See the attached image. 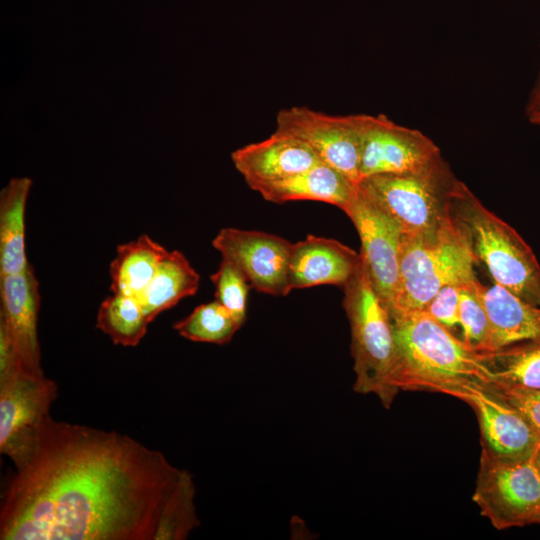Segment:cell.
<instances>
[{"label":"cell","mask_w":540,"mask_h":540,"mask_svg":"<svg viewBox=\"0 0 540 540\" xmlns=\"http://www.w3.org/2000/svg\"><path fill=\"white\" fill-rule=\"evenodd\" d=\"M241 325L217 300L197 306L173 328L190 341L222 345L228 343Z\"/></svg>","instance_id":"cell-24"},{"label":"cell","mask_w":540,"mask_h":540,"mask_svg":"<svg viewBox=\"0 0 540 540\" xmlns=\"http://www.w3.org/2000/svg\"><path fill=\"white\" fill-rule=\"evenodd\" d=\"M199 282L198 272L185 255L178 250L168 251L152 280L137 298L152 322L182 299L195 295Z\"/></svg>","instance_id":"cell-21"},{"label":"cell","mask_w":540,"mask_h":540,"mask_svg":"<svg viewBox=\"0 0 540 540\" xmlns=\"http://www.w3.org/2000/svg\"><path fill=\"white\" fill-rule=\"evenodd\" d=\"M480 296L489 319L491 351L540 337V306L497 283L491 287L481 284Z\"/></svg>","instance_id":"cell-18"},{"label":"cell","mask_w":540,"mask_h":540,"mask_svg":"<svg viewBox=\"0 0 540 540\" xmlns=\"http://www.w3.org/2000/svg\"><path fill=\"white\" fill-rule=\"evenodd\" d=\"M537 111H540V71L528 96L526 105V116Z\"/></svg>","instance_id":"cell-30"},{"label":"cell","mask_w":540,"mask_h":540,"mask_svg":"<svg viewBox=\"0 0 540 540\" xmlns=\"http://www.w3.org/2000/svg\"><path fill=\"white\" fill-rule=\"evenodd\" d=\"M463 283L451 282L442 286L424 310L451 332L459 326L460 290Z\"/></svg>","instance_id":"cell-27"},{"label":"cell","mask_w":540,"mask_h":540,"mask_svg":"<svg viewBox=\"0 0 540 540\" xmlns=\"http://www.w3.org/2000/svg\"><path fill=\"white\" fill-rule=\"evenodd\" d=\"M475 262L465 235L450 213L433 236L403 234L399 287L391 316L424 311L445 284L475 279Z\"/></svg>","instance_id":"cell-5"},{"label":"cell","mask_w":540,"mask_h":540,"mask_svg":"<svg viewBox=\"0 0 540 540\" xmlns=\"http://www.w3.org/2000/svg\"><path fill=\"white\" fill-rule=\"evenodd\" d=\"M150 323L137 297L113 292L101 302L96 318L97 328L114 344L125 347L137 346Z\"/></svg>","instance_id":"cell-23"},{"label":"cell","mask_w":540,"mask_h":540,"mask_svg":"<svg viewBox=\"0 0 540 540\" xmlns=\"http://www.w3.org/2000/svg\"><path fill=\"white\" fill-rule=\"evenodd\" d=\"M343 211L359 235L361 259L373 287L390 311L399 287L403 232L397 222L359 185Z\"/></svg>","instance_id":"cell-10"},{"label":"cell","mask_w":540,"mask_h":540,"mask_svg":"<svg viewBox=\"0 0 540 540\" xmlns=\"http://www.w3.org/2000/svg\"><path fill=\"white\" fill-rule=\"evenodd\" d=\"M459 181L441 156L420 170L373 175L358 185L397 222L404 235L428 237L449 216Z\"/></svg>","instance_id":"cell-6"},{"label":"cell","mask_w":540,"mask_h":540,"mask_svg":"<svg viewBox=\"0 0 540 540\" xmlns=\"http://www.w3.org/2000/svg\"><path fill=\"white\" fill-rule=\"evenodd\" d=\"M527 118L530 123L540 126V111L528 115Z\"/></svg>","instance_id":"cell-31"},{"label":"cell","mask_w":540,"mask_h":540,"mask_svg":"<svg viewBox=\"0 0 540 540\" xmlns=\"http://www.w3.org/2000/svg\"><path fill=\"white\" fill-rule=\"evenodd\" d=\"M223 258L234 263L257 291L286 296L292 244L274 234L222 228L212 241Z\"/></svg>","instance_id":"cell-12"},{"label":"cell","mask_w":540,"mask_h":540,"mask_svg":"<svg viewBox=\"0 0 540 540\" xmlns=\"http://www.w3.org/2000/svg\"><path fill=\"white\" fill-rule=\"evenodd\" d=\"M357 185L337 169L320 162L283 180L259 186L254 191L269 202L314 200L344 210L352 200Z\"/></svg>","instance_id":"cell-17"},{"label":"cell","mask_w":540,"mask_h":540,"mask_svg":"<svg viewBox=\"0 0 540 540\" xmlns=\"http://www.w3.org/2000/svg\"><path fill=\"white\" fill-rule=\"evenodd\" d=\"M15 468L1 540H156L187 472L128 435L51 415Z\"/></svg>","instance_id":"cell-1"},{"label":"cell","mask_w":540,"mask_h":540,"mask_svg":"<svg viewBox=\"0 0 540 540\" xmlns=\"http://www.w3.org/2000/svg\"><path fill=\"white\" fill-rule=\"evenodd\" d=\"M537 524H540V517H539V519H538V521H537Z\"/></svg>","instance_id":"cell-33"},{"label":"cell","mask_w":540,"mask_h":540,"mask_svg":"<svg viewBox=\"0 0 540 540\" xmlns=\"http://www.w3.org/2000/svg\"><path fill=\"white\" fill-rule=\"evenodd\" d=\"M490 384L499 390L540 389V337L480 353Z\"/></svg>","instance_id":"cell-20"},{"label":"cell","mask_w":540,"mask_h":540,"mask_svg":"<svg viewBox=\"0 0 540 540\" xmlns=\"http://www.w3.org/2000/svg\"><path fill=\"white\" fill-rule=\"evenodd\" d=\"M210 279L215 286L216 300L242 326L246 319L250 285L245 275L234 263L222 257L217 271L210 276Z\"/></svg>","instance_id":"cell-26"},{"label":"cell","mask_w":540,"mask_h":540,"mask_svg":"<svg viewBox=\"0 0 540 540\" xmlns=\"http://www.w3.org/2000/svg\"><path fill=\"white\" fill-rule=\"evenodd\" d=\"M497 390L525 416L529 423L540 434V389Z\"/></svg>","instance_id":"cell-28"},{"label":"cell","mask_w":540,"mask_h":540,"mask_svg":"<svg viewBox=\"0 0 540 540\" xmlns=\"http://www.w3.org/2000/svg\"><path fill=\"white\" fill-rule=\"evenodd\" d=\"M472 499L497 530L537 524L540 472L533 457L505 460L482 451Z\"/></svg>","instance_id":"cell-7"},{"label":"cell","mask_w":540,"mask_h":540,"mask_svg":"<svg viewBox=\"0 0 540 540\" xmlns=\"http://www.w3.org/2000/svg\"><path fill=\"white\" fill-rule=\"evenodd\" d=\"M231 160L252 190L322 162L305 143L277 131L262 141L236 149Z\"/></svg>","instance_id":"cell-15"},{"label":"cell","mask_w":540,"mask_h":540,"mask_svg":"<svg viewBox=\"0 0 540 540\" xmlns=\"http://www.w3.org/2000/svg\"><path fill=\"white\" fill-rule=\"evenodd\" d=\"M167 252L146 234L118 245L109 266L111 292L138 297L152 280Z\"/></svg>","instance_id":"cell-22"},{"label":"cell","mask_w":540,"mask_h":540,"mask_svg":"<svg viewBox=\"0 0 540 540\" xmlns=\"http://www.w3.org/2000/svg\"><path fill=\"white\" fill-rule=\"evenodd\" d=\"M450 214L476 261L484 263L494 282L540 306V265L519 233L487 209L461 181L452 195Z\"/></svg>","instance_id":"cell-3"},{"label":"cell","mask_w":540,"mask_h":540,"mask_svg":"<svg viewBox=\"0 0 540 540\" xmlns=\"http://www.w3.org/2000/svg\"><path fill=\"white\" fill-rule=\"evenodd\" d=\"M463 401L476 413L483 452L505 460L534 456L540 434L494 386L489 383L478 387Z\"/></svg>","instance_id":"cell-13"},{"label":"cell","mask_w":540,"mask_h":540,"mask_svg":"<svg viewBox=\"0 0 540 540\" xmlns=\"http://www.w3.org/2000/svg\"><path fill=\"white\" fill-rule=\"evenodd\" d=\"M0 320L13 338L24 369L44 374L38 339L39 283L31 265L20 273L0 275Z\"/></svg>","instance_id":"cell-14"},{"label":"cell","mask_w":540,"mask_h":540,"mask_svg":"<svg viewBox=\"0 0 540 540\" xmlns=\"http://www.w3.org/2000/svg\"><path fill=\"white\" fill-rule=\"evenodd\" d=\"M392 319L397 346L393 383L398 391L443 393L463 401L490 383L481 354L425 311Z\"/></svg>","instance_id":"cell-2"},{"label":"cell","mask_w":540,"mask_h":540,"mask_svg":"<svg viewBox=\"0 0 540 540\" xmlns=\"http://www.w3.org/2000/svg\"><path fill=\"white\" fill-rule=\"evenodd\" d=\"M32 180L12 178L0 192V275L29 267L25 249V212Z\"/></svg>","instance_id":"cell-19"},{"label":"cell","mask_w":540,"mask_h":540,"mask_svg":"<svg viewBox=\"0 0 540 540\" xmlns=\"http://www.w3.org/2000/svg\"><path fill=\"white\" fill-rule=\"evenodd\" d=\"M477 278L463 283L460 290L459 327L462 341L478 353L491 351L489 319L480 296Z\"/></svg>","instance_id":"cell-25"},{"label":"cell","mask_w":540,"mask_h":540,"mask_svg":"<svg viewBox=\"0 0 540 540\" xmlns=\"http://www.w3.org/2000/svg\"><path fill=\"white\" fill-rule=\"evenodd\" d=\"M362 117L363 114L335 116L293 106L278 111L275 131L302 141L323 163L358 184Z\"/></svg>","instance_id":"cell-8"},{"label":"cell","mask_w":540,"mask_h":540,"mask_svg":"<svg viewBox=\"0 0 540 540\" xmlns=\"http://www.w3.org/2000/svg\"><path fill=\"white\" fill-rule=\"evenodd\" d=\"M342 288L351 330L353 388L357 393L376 395L389 408L399 392L393 383L397 346L392 316L373 287L362 259Z\"/></svg>","instance_id":"cell-4"},{"label":"cell","mask_w":540,"mask_h":540,"mask_svg":"<svg viewBox=\"0 0 540 540\" xmlns=\"http://www.w3.org/2000/svg\"><path fill=\"white\" fill-rule=\"evenodd\" d=\"M533 461L540 472V445L533 456Z\"/></svg>","instance_id":"cell-32"},{"label":"cell","mask_w":540,"mask_h":540,"mask_svg":"<svg viewBox=\"0 0 540 540\" xmlns=\"http://www.w3.org/2000/svg\"><path fill=\"white\" fill-rule=\"evenodd\" d=\"M361 262L360 253L337 240L308 235L292 244L289 261L290 289L332 284L344 286Z\"/></svg>","instance_id":"cell-16"},{"label":"cell","mask_w":540,"mask_h":540,"mask_svg":"<svg viewBox=\"0 0 540 540\" xmlns=\"http://www.w3.org/2000/svg\"><path fill=\"white\" fill-rule=\"evenodd\" d=\"M21 367L23 365L13 338L4 322L0 320V382L8 379Z\"/></svg>","instance_id":"cell-29"},{"label":"cell","mask_w":540,"mask_h":540,"mask_svg":"<svg viewBox=\"0 0 540 540\" xmlns=\"http://www.w3.org/2000/svg\"><path fill=\"white\" fill-rule=\"evenodd\" d=\"M57 396L54 380L23 367L0 382V452L14 466L30 451Z\"/></svg>","instance_id":"cell-9"},{"label":"cell","mask_w":540,"mask_h":540,"mask_svg":"<svg viewBox=\"0 0 540 540\" xmlns=\"http://www.w3.org/2000/svg\"><path fill=\"white\" fill-rule=\"evenodd\" d=\"M439 157V147L421 131L396 124L384 114H363L360 180L420 170Z\"/></svg>","instance_id":"cell-11"}]
</instances>
